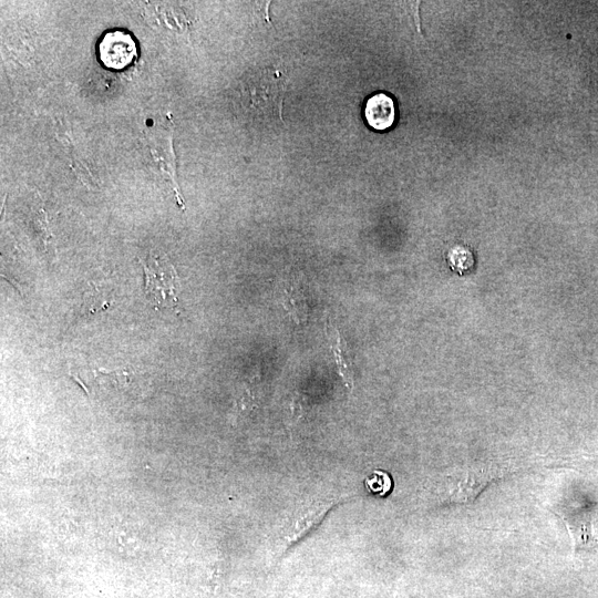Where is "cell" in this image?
I'll list each match as a JSON object with an SVG mask.
<instances>
[{"instance_id":"cell-3","label":"cell","mask_w":598,"mask_h":598,"mask_svg":"<svg viewBox=\"0 0 598 598\" xmlns=\"http://www.w3.org/2000/svg\"><path fill=\"white\" fill-rule=\"evenodd\" d=\"M344 500H322L304 505L292 518L284 536V550H291L321 527L329 512L335 510Z\"/></svg>"},{"instance_id":"cell-1","label":"cell","mask_w":598,"mask_h":598,"mask_svg":"<svg viewBox=\"0 0 598 598\" xmlns=\"http://www.w3.org/2000/svg\"><path fill=\"white\" fill-rule=\"evenodd\" d=\"M515 468L498 462H472L443 473L433 487V500L440 507L466 505L478 500L491 484L511 476Z\"/></svg>"},{"instance_id":"cell-10","label":"cell","mask_w":598,"mask_h":598,"mask_svg":"<svg viewBox=\"0 0 598 598\" xmlns=\"http://www.w3.org/2000/svg\"><path fill=\"white\" fill-rule=\"evenodd\" d=\"M367 488L379 496H386L393 489V480L385 472H375L373 477L367 480Z\"/></svg>"},{"instance_id":"cell-8","label":"cell","mask_w":598,"mask_h":598,"mask_svg":"<svg viewBox=\"0 0 598 598\" xmlns=\"http://www.w3.org/2000/svg\"><path fill=\"white\" fill-rule=\"evenodd\" d=\"M282 306L288 316L297 325L307 322L308 304L305 295L298 287L290 285L285 288L282 296Z\"/></svg>"},{"instance_id":"cell-6","label":"cell","mask_w":598,"mask_h":598,"mask_svg":"<svg viewBox=\"0 0 598 598\" xmlns=\"http://www.w3.org/2000/svg\"><path fill=\"white\" fill-rule=\"evenodd\" d=\"M365 118L368 126L377 131L393 128L397 120V107L393 97L378 92L366 101Z\"/></svg>"},{"instance_id":"cell-4","label":"cell","mask_w":598,"mask_h":598,"mask_svg":"<svg viewBox=\"0 0 598 598\" xmlns=\"http://www.w3.org/2000/svg\"><path fill=\"white\" fill-rule=\"evenodd\" d=\"M146 272V290L154 299L157 306L173 307L178 302L179 277L169 261L163 262L151 257V260L142 262Z\"/></svg>"},{"instance_id":"cell-5","label":"cell","mask_w":598,"mask_h":598,"mask_svg":"<svg viewBox=\"0 0 598 598\" xmlns=\"http://www.w3.org/2000/svg\"><path fill=\"white\" fill-rule=\"evenodd\" d=\"M98 55L103 66L122 70L137 58L138 46L136 40L125 30H112L99 41Z\"/></svg>"},{"instance_id":"cell-9","label":"cell","mask_w":598,"mask_h":598,"mask_svg":"<svg viewBox=\"0 0 598 598\" xmlns=\"http://www.w3.org/2000/svg\"><path fill=\"white\" fill-rule=\"evenodd\" d=\"M450 264L457 271H467L473 265L471 252L463 246H457L449 254Z\"/></svg>"},{"instance_id":"cell-2","label":"cell","mask_w":598,"mask_h":598,"mask_svg":"<svg viewBox=\"0 0 598 598\" xmlns=\"http://www.w3.org/2000/svg\"><path fill=\"white\" fill-rule=\"evenodd\" d=\"M285 78L281 72L264 70L247 81L245 92L250 106L267 117L282 118Z\"/></svg>"},{"instance_id":"cell-7","label":"cell","mask_w":598,"mask_h":598,"mask_svg":"<svg viewBox=\"0 0 598 598\" xmlns=\"http://www.w3.org/2000/svg\"><path fill=\"white\" fill-rule=\"evenodd\" d=\"M328 337L329 342H331V349L338 374L344 380V384L350 393H352L355 387V370L352 354H350L344 337L340 335L336 327L332 326V333L328 332Z\"/></svg>"}]
</instances>
